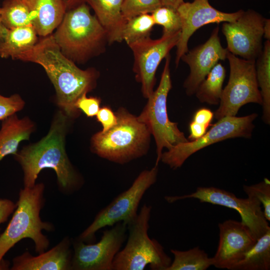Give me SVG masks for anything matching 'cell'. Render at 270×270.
Wrapping results in <instances>:
<instances>
[{
  "label": "cell",
  "mask_w": 270,
  "mask_h": 270,
  "mask_svg": "<svg viewBox=\"0 0 270 270\" xmlns=\"http://www.w3.org/2000/svg\"><path fill=\"white\" fill-rule=\"evenodd\" d=\"M270 269V229L236 264L231 270H269Z\"/></svg>",
  "instance_id": "23"
},
{
  "label": "cell",
  "mask_w": 270,
  "mask_h": 270,
  "mask_svg": "<svg viewBox=\"0 0 270 270\" xmlns=\"http://www.w3.org/2000/svg\"><path fill=\"white\" fill-rule=\"evenodd\" d=\"M226 77V69L218 62L210 70L200 84L194 94L198 100L210 105L220 103L222 85Z\"/></svg>",
  "instance_id": "25"
},
{
  "label": "cell",
  "mask_w": 270,
  "mask_h": 270,
  "mask_svg": "<svg viewBox=\"0 0 270 270\" xmlns=\"http://www.w3.org/2000/svg\"><path fill=\"white\" fill-rule=\"evenodd\" d=\"M70 119L60 110L54 115L47 134L38 142L23 147L14 155L24 172V187L36 184L44 168L56 172L59 189L65 194L79 190L84 180L71 163L66 150V137Z\"/></svg>",
  "instance_id": "1"
},
{
  "label": "cell",
  "mask_w": 270,
  "mask_h": 270,
  "mask_svg": "<svg viewBox=\"0 0 270 270\" xmlns=\"http://www.w3.org/2000/svg\"><path fill=\"white\" fill-rule=\"evenodd\" d=\"M180 32L170 35H162L157 40L148 37L128 45L132 50L134 62L133 71L136 80L142 84L143 96L148 98L154 92L156 73L164 58L176 46Z\"/></svg>",
  "instance_id": "13"
},
{
  "label": "cell",
  "mask_w": 270,
  "mask_h": 270,
  "mask_svg": "<svg viewBox=\"0 0 270 270\" xmlns=\"http://www.w3.org/2000/svg\"><path fill=\"white\" fill-rule=\"evenodd\" d=\"M32 26L7 29L0 40V57L16 60L36 44L38 37Z\"/></svg>",
  "instance_id": "22"
},
{
  "label": "cell",
  "mask_w": 270,
  "mask_h": 270,
  "mask_svg": "<svg viewBox=\"0 0 270 270\" xmlns=\"http://www.w3.org/2000/svg\"><path fill=\"white\" fill-rule=\"evenodd\" d=\"M226 58L230 64V77L214 114L217 120L236 116L240 108L247 104H262L256 80V60L239 58L229 52Z\"/></svg>",
  "instance_id": "9"
},
{
  "label": "cell",
  "mask_w": 270,
  "mask_h": 270,
  "mask_svg": "<svg viewBox=\"0 0 270 270\" xmlns=\"http://www.w3.org/2000/svg\"><path fill=\"white\" fill-rule=\"evenodd\" d=\"M6 28L2 24L0 16V40H2L6 32Z\"/></svg>",
  "instance_id": "41"
},
{
  "label": "cell",
  "mask_w": 270,
  "mask_h": 270,
  "mask_svg": "<svg viewBox=\"0 0 270 270\" xmlns=\"http://www.w3.org/2000/svg\"><path fill=\"white\" fill-rule=\"evenodd\" d=\"M151 15L155 24L162 26V34L170 35L180 32L182 20L176 10L162 6L154 11Z\"/></svg>",
  "instance_id": "29"
},
{
  "label": "cell",
  "mask_w": 270,
  "mask_h": 270,
  "mask_svg": "<svg viewBox=\"0 0 270 270\" xmlns=\"http://www.w3.org/2000/svg\"><path fill=\"white\" fill-rule=\"evenodd\" d=\"M182 26L178 43L175 63L178 67L182 56L188 51V42L193 34L200 27L208 24L232 22L242 14L240 10L234 12H224L212 7L208 0H194L184 2L177 8Z\"/></svg>",
  "instance_id": "15"
},
{
  "label": "cell",
  "mask_w": 270,
  "mask_h": 270,
  "mask_svg": "<svg viewBox=\"0 0 270 270\" xmlns=\"http://www.w3.org/2000/svg\"><path fill=\"white\" fill-rule=\"evenodd\" d=\"M208 127L202 124L192 121L190 124L189 140H194L202 136L206 132Z\"/></svg>",
  "instance_id": "37"
},
{
  "label": "cell",
  "mask_w": 270,
  "mask_h": 270,
  "mask_svg": "<svg viewBox=\"0 0 270 270\" xmlns=\"http://www.w3.org/2000/svg\"><path fill=\"white\" fill-rule=\"evenodd\" d=\"M186 198H196L201 202H208L236 210L240 214L241 221L249 228L257 240L270 229L261 202L254 197L238 198L232 192L214 186H200L190 194L164 197L165 200L170 204Z\"/></svg>",
  "instance_id": "11"
},
{
  "label": "cell",
  "mask_w": 270,
  "mask_h": 270,
  "mask_svg": "<svg viewBox=\"0 0 270 270\" xmlns=\"http://www.w3.org/2000/svg\"><path fill=\"white\" fill-rule=\"evenodd\" d=\"M257 116V114L253 113L244 116L223 117L200 138L178 144L162 153L160 160L176 170L190 156L207 146L231 138H250Z\"/></svg>",
  "instance_id": "10"
},
{
  "label": "cell",
  "mask_w": 270,
  "mask_h": 270,
  "mask_svg": "<svg viewBox=\"0 0 270 270\" xmlns=\"http://www.w3.org/2000/svg\"><path fill=\"white\" fill-rule=\"evenodd\" d=\"M25 102L18 94L4 96L0 94V120L22 110Z\"/></svg>",
  "instance_id": "32"
},
{
  "label": "cell",
  "mask_w": 270,
  "mask_h": 270,
  "mask_svg": "<svg viewBox=\"0 0 270 270\" xmlns=\"http://www.w3.org/2000/svg\"><path fill=\"white\" fill-rule=\"evenodd\" d=\"M67 8V10L74 8L82 4L86 3V0H64Z\"/></svg>",
  "instance_id": "39"
},
{
  "label": "cell",
  "mask_w": 270,
  "mask_h": 270,
  "mask_svg": "<svg viewBox=\"0 0 270 270\" xmlns=\"http://www.w3.org/2000/svg\"><path fill=\"white\" fill-rule=\"evenodd\" d=\"M155 24L151 14H146L134 16L126 20L122 34V42L128 45L138 40L150 37Z\"/></svg>",
  "instance_id": "28"
},
{
  "label": "cell",
  "mask_w": 270,
  "mask_h": 270,
  "mask_svg": "<svg viewBox=\"0 0 270 270\" xmlns=\"http://www.w3.org/2000/svg\"><path fill=\"white\" fill-rule=\"evenodd\" d=\"M256 61V76L262 100V118L270 124V41L266 40Z\"/></svg>",
  "instance_id": "24"
},
{
  "label": "cell",
  "mask_w": 270,
  "mask_h": 270,
  "mask_svg": "<svg viewBox=\"0 0 270 270\" xmlns=\"http://www.w3.org/2000/svg\"><path fill=\"white\" fill-rule=\"evenodd\" d=\"M44 185L36 184L20 190L16 207L4 231L0 235V264L6 253L24 238L33 240L36 252L47 249L50 242L42 231H52V224L42 220L40 212L44 204Z\"/></svg>",
  "instance_id": "4"
},
{
  "label": "cell",
  "mask_w": 270,
  "mask_h": 270,
  "mask_svg": "<svg viewBox=\"0 0 270 270\" xmlns=\"http://www.w3.org/2000/svg\"><path fill=\"white\" fill-rule=\"evenodd\" d=\"M16 60L37 64L44 69L54 88L58 106L70 118L80 114L75 107L76 100L96 87L100 76L95 68L80 69L64 56L52 34L40 37L32 48Z\"/></svg>",
  "instance_id": "2"
},
{
  "label": "cell",
  "mask_w": 270,
  "mask_h": 270,
  "mask_svg": "<svg viewBox=\"0 0 270 270\" xmlns=\"http://www.w3.org/2000/svg\"><path fill=\"white\" fill-rule=\"evenodd\" d=\"M219 242L213 266L231 270L254 246L257 239L242 221L228 220L218 224Z\"/></svg>",
  "instance_id": "16"
},
{
  "label": "cell",
  "mask_w": 270,
  "mask_h": 270,
  "mask_svg": "<svg viewBox=\"0 0 270 270\" xmlns=\"http://www.w3.org/2000/svg\"><path fill=\"white\" fill-rule=\"evenodd\" d=\"M127 225L118 222L104 231L99 242L87 244L78 238L72 242V270H112L114 258L127 238Z\"/></svg>",
  "instance_id": "12"
},
{
  "label": "cell",
  "mask_w": 270,
  "mask_h": 270,
  "mask_svg": "<svg viewBox=\"0 0 270 270\" xmlns=\"http://www.w3.org/2000/svg\"><path fill=\"white\" fill-rule=\"evenodd\" d=\"M116 114L117 124L106 132L94 134L91 148L102 158L124 164L146 154L151 134L137 116L125 109L120 108Z\"/></svg>",
  "instance_id": "5"
},
{
  "label": "cell",
  "mask_w": 270,
  "mask_h": 270,
  "mask_svg": "<svg viewBox=\"0 0 270 270\" xmlns=\"http://www.w3.org/2000/svg\"><path fill=\"white\" fill-rule=\"evenodd\" d=\"M263 37L266 39V40H270V19L266 18L264 28H263Z\"/></svg>",
  "instance_id": "40"
},
{
  "label": "cell",
  "mask_w": 270,
  "mask_h": 270,
  "mask_svg": "<svg viewBox=\"0 0 270 270\" xmlns=\"http://www.w3.org/2000/svg\"><path fill=\"white\" fill-rule=\"evenodd\" d=\"M266 18L252 10L243 11L234 21L224 22L222 32L228 50L247 60H256L261 53Z\"/></svg>",
  "instance_id": "14"
},
{
  "label": "cell",
  "mask_w": 270,
  "mask_h": 270,
  "mask_svg": "<svg viewBox=\"0 0 270 270\" xmlns=\"http://www.w3.org/2000/svg\"><path fill=\"white\" fill-rule=\"evenodd\" d=\"M162 6H168L175 10L180 6L184 2V0H160Z\"/></svg>",
  "instance_id": "38"
},
{
  "label": "cell",
  "mask_w": 270,
  "mask_h": 270,
  "mask_svg": "<svg viewBox=\"0 0 270 270\" xmlns=\"http://www.w3.org/2000/svg\"><path fill=\"white\" fill-rule=\"evenodd\" d=\"M158 173L156 164L150 170L142 171L128 190L98 212L78 238L91 244L96 240L95 234L100 228L121 222L126 225L132 222L138 216V206L144 194L156 182Z\"/></svg>",
  "instance_id": "8"
},
{
  "label": "cell",
  "mask_w": 270,
  "mask_h": 270,
  "mask_svg": "<svg viewBox=\"0 0 270 270\" xmlns=\"http://www.w3.org/2000/svg\"><path fill=\"white\" fill-rule=\"evenodd\" d=\"M52 35L62 54L75 64L104 52L108 44L106 30L86 3L68 10Z\"/></svg>",
  "instance_id": "3"
},
{
  "label": "cell",
  "mask_w": 270,
  "mask_h": 270,
  "mask_svg": "<svg viewBox=\"0 0 270 270\" xmlns=\"http://www.w3.org/2000/svg\"><path fill=\"white\" fill-rule=\"evenodd\" d=\"M0 129V161L9 154L16 155L20 142L29 140L36 128L28 116L20 118L16 114L2 120Z\"/></svg>",
  "instance_id": "20"
},
{
  "label": "cell",
  "mask_w": 270,
  "mask_h": 270,
  "mask_svg": "<svg viewBox=\"0 0 270 270\" xmlns=\"http://www.w3.org/2000/svg\"><path fill=\"white\" fill-rule=\"evenodd\" d=\"M24 1L31 12L32 26L40 37L52 34L67 11L64 0Z\"/></svg>",
  "instance_id": "19"
},
{
  "label": "cell",
  "mask_w": 270,
  "mask_h": 270,
  "mask_svg": "<svg viewBox=\"0 0 270 270\" xmlns=\"http://www.w3.org/2000/svg\"><path fill=\"white\" fill-rule=\"evenodd\" d=\"M170 56L166 57V62L159 85L150 96L143 110L137 116L138 120L147 128L154 138L156 146V165L160 161L164 148L170 149L187 139L178 127V124L171 122L167 112V98L172 88L170 75Z\"/></svg>",
  "instance_id": "7"
},
{
  "label": "cell",
  "mask_w": 270,
  "mask_h": 270,
  "mask_svg": "<svg viewBox=\"0 0 270 270\" xmlns=\"http://www.w3.org/2000/svg\"><path fill=\"white\" fill-rule=\"evenodd\" d=\"M98 122H100L102 126V132H106L114 126L118 122L116 113H114L110 108L108 106L100 108L96 115Z\"/></svg>",
  "instance_id": "34"
},
{
  "label": "cell",
  "mask_w": 270,
  "mask_h": 270,
  "mask_svg": "<svg viewBox=\"0 0 270 270\" xmlns=\"http://www.w3.org/2000/svg\"><path fill=\"white\" fill-rule=\"evenodd\" d=\"M100 99L97 97H87L86 94L82 96L75 104L76 108L82 111L88 117L96 116L100 108Z\"/></svg>",
  "instance_id": "33"
},
{
  "label": "cell",
  "mask_w": 270,
  "mask_h": 270,
  "mask_svg": "<svg viewBox=\"0 0 270 270\" xmlns=\"http://www.w3.org/2000/svg\"><path fill=\"white\" fill-rule=\"evenodd\" d=\"M243 190L248 196L254 197L262 204L265 218L270 220V181L265 178L262 181L250 186L244 185Z\"/></svg>",
  "instance_id": "31"
},
{
  "label": "cell",
  "mask_w": 270,
  "mask_h": 270,
  "mask_svg": "<svg viewBox=\"0 0 270 270\" xmlns=\"http://www.w3.org/2000/svg\"><path fill=\"white\" fill-rule=\"evenodd\" d=\"M2 269V264H0V270Z\"/></svg>",
  "instance_id": "42"
},
{
  "label": "cell",
  "mask_w": 270,
  "mask_h": 270,
  "mask_svg": "<svg viewBox=\"0 0 270 270\" xmlns=\"http://www.w3.org/2000/svg\"><path fill=\"white\" fill-rule=\"evenodd\" d=\"M152 207L144 204L136 218L127 225V242L116 256L112 270H166L172 260L164 247L148 234Z\"/></svg>",
  "instance_id": "6"
},
{
  "label": "cell",
  "mask_w": 270,
  "mask_h": 270,
  "mask_svg": "<svg viewBox=\"0 0 270 270\" xmlns=\"http://www.w3.org/2000/svg\"><path fill=\"white\" fill-rule=\"evenodd\" d=\"M214 116V114L210 109L202 108L195 112L192 121L204 125L208 128Z\"/></svg>",
  "instance_id": "36"
},
{
  "label": "cell",
  "mask_w": 270,
  "mask_h": 270,
  "mask_svg": "<svg viewBox=\"0 0 270 270\" xmlns=\"http://www.w3.org/2000/svg\"><path fill=\"white\" fill-rule=\"evenodd\" d=\"M161 6L160 0H123L122 11L127 20L140 14H152Z\"/></svg>",
  "instance_id": "30"
},
{
  "label": "cell",
  "mask_w": 270,
  "mask_h": 270,
  "mask_svg": "<svg viewBox=\"0 0 270 270\" xmlns=\"http://www.w3.org/2000/svg\"><path fill=\"white\" fill-rule=\"evenodd\" d=\"M16 204L8 199H0V225L6 222L14 212Z\"/></svg>",
  "instance_id": "35"
},
{
  "label": "cell",
  "mask_w": 270,
  "mask_h": 270,
  "mask_svg": "<svg viewBox=\"0 0 270 270\" xmlns=\"http://www.w3.org/2000/svg\"><path fill=\"white\" fill-rule=\"evenodd\" d=\"M123 0H86L97 19L106 30L108 44L122 42L126 20L122 11Z\"/></svg>",
  "instance_id": "21"
},
{
  "label": "cell",
  "mask_w": 270,
  "mask_h": 270,
  "mask_svg": "<svg viewBox=\"0 0 270 270\" xmlns=\"http://www.w3.org/2000/svg\"><path fill=\"white\" fill-rule=\"evenodd\" d=\"M174 260L166 270H206L213 266L212 258L198 246L187 250H170Z\"/></svg>",
  "instance_id": "26"
},
{
  "label": "cell",
  "mask_w": 270,
  "mask_h": 270,
  "mask_svg": "<svg viewBox=\"0 0 270 270\" xmlns=\"http://www.w3.org/2000/svg\"><path fill=\"white\" fill-rule=\"evenodd\" d=\"M72 241L65 237L47 252L34 256L28 252L15 257L12 270H72L73 250Z\"/></svg>",
  "instance_id": "18"
},
{
  "label": "cell",
  "mask_w": 270,
  "mask_h": 270,
  "mask_svg": "<svg viewBox=\"0 0 270 270\" xmlns=\"http://www.w3.org/2000/svg\"><path fill=\"white\" fill-rule=\"evenodd\" d=\"M0 16L7 29L32 26L31 12L24 0H4L0 7Z\"/></svg>",
  "instance_id": "27"
},
{
  "label": "cell",
  "mask_w": 270,
  "mask_h": 270,
  "mask_svg": "<svg viewBox=\"0 0 270 270\" xmlns=\"http://www.w3.org/2000/svg\"><path fill=\"white\" fill-rule=\"evenodd\" d=\"M218 31L219 28L216 26L204 44L188 50L180 58L190 68V73L184 83L188 96L194 94L212 68L220 60L226 58L228 51L222 46Z\"/></svg>",
  "instance_id": "17"
}]
</instances>
